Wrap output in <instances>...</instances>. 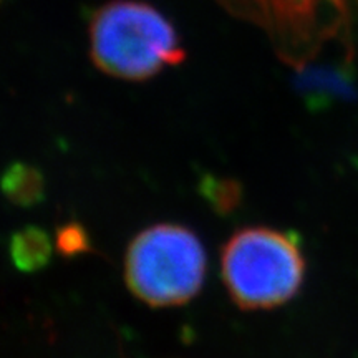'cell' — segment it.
I'll list each match as a JSON object with an SVG mask.
<instances>
[{
    "instance_id": "8",
    "label": "cell",
    "mask_w": 358,
    "mask_h": 358,
    "mask_svg": "<svg viewBox=\"0 0 358 358\" xmlns=\"http://www.w3.org/2000/svg\"><path fill=\"white\" fill-rule=\"evenodd\" d=\"M57 248L65 256H73V254L85 252L90 249L88 236L85 234L82 227L77 224H69L62 227L57 236Z\"/></svg>"
},
{
    "instance_id": "3",
    "label": "cell",
    "mask_w": 358,
    "mask_h": 358,
    "mask_svg": "<svg viewBox=\"0 0 358 358\" xmlns=\"http://www.w3.org/2000/svg\"><path fill=\"white\" fill-rule=\"evenodd\" d=\"M206 266V250L194 232L179 224H156L129 243L124 280L146 306L176 307L198 295Z\"/></svg>"
},
{
    "instance_id": "5",
    "label": "cell",
    "mask_w": 358,
    "mask_h": 358,
    "mask_svg": "<svg viewBox=\"0 0 358 358\" xmlns=\"http://www.w3.org/2000/svg\"><path fill=\"white\" fill-rule=\"evenodd\" d=\"M12 264L22 272H37L48 266L53 254L50 236L42 227L25 226L12 236L8 243Z\"/></svg>"
},
{
    "instance_id": "1",
    "label": "cell",
    "mask_w": 358,
    "mask_h": 358,
    "mask_svg": "<svg viewBox=\"0 0 358 358\" xmlns=\"http://www.w3.org/2000/svg\"><path fill=\"white\" fill-rule=\"evenodd\" d=\"M88 45L101 73L127 82H146L186 58L173 22L141 0H110L98 7L88 25Z\"/></svg>"
},
{
    "instance_id": "4",
    "label": "cell",
    "mask_w": 358,
    "mask_h": 358,
    "mask_svg": "<svg viewBox=\"0 0 358 358\" xmlns=\"http://www.w3.org/2000/svg\"><path fill=\"white\" fill-rule=\"evenodd\" d=\"M239 19L261 27L277 55L301 70L350 25L355 0H217Z\"/></svg>"
},
{
    "instance_id": "6",
    "label": "cell",
    "mask_w": 358,
    "mask_h": 358,
    "mask_svg": "<svg viewBox=\"0 0 358 358\" xmlns=\"http://www.w3.org/2000/svg\"><path fill=\"white\" fill-rule=\"evenodd\" d=\"M2 191L10 203L30 208L43 199L45 181L37 168L25 163H12L2 178Z\"/></svg>"
},
{
    "instance_id": "2",
    "label": "cell",
    "mask_w": 358,
    "mask_h": 358,
    "mask_svg": "<svg viewBox=\"0 0 358 358\" xmlns=\"http://www.w3.org/2000/svg\"><path fill=\"white\" fill-rule=\"evenodd\" d=\"M227 294L243 310H271L299 294L306 259L292 234L272 227H244L234 232L221 252Z\"/></svg>"
},
{
    "instance_id": "7",
    "label": "cell",
    "mask_w": 358,
    "mask_h": 358,
    "mask_svg": "<svg viewBox=\"0 0 358 358\" xmlns=\"http://www.w3.org/2000/svg\"><path fill=\"white\" fill-rule=\"evenodd\" d=\"M203 191L219 211H231L239 203V186L227 179L208 178L203 182Z\"/></svg>"
}]
</instances>
